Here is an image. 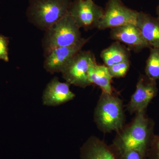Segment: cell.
Returning a JSON list of instances; mask_svg holds the SVG:
<instances>
[{"label":"cell","instance_id":"1","mask_svg":"<svg viewBox=\"0 0 159 159\" xmlns=\"http://www.w3.org/2000/svg\"><path fill=\"white\" fill-rule=\"evenodd\" d=\"M154 123L148 118L146 111L136 114L131 123L118 131L112 144L118 152L135 150L147 155L155 134Z\"/></svg>","mask_w":159,"mask_h":159},{"label":"cell","instance_id":"2","mask_svg":"<svg viewBox=\"0 0 159 159\" xmlns=\"http://www.w3.org/2000/svg\"><path fill=\"white\" fill-rule=\"evenodd\" d=\"M72 0H29L26 11L28 21L43 31L68 14Z\"/></svg>","mask_w":159,"mask_h":159},{"label":"cell","instance_id":"3","mask_svg":"<svg viewBox=\"0 0 159 159\" xmlns=\"http://www.w3.org/2000/svg\"><path fill=\"white\" fill-rule=\"evenodd\" d=\"M94 121L102 132H118L124 126L125 116L122 100L102 92L94 111Z\"/></svg>","mask_w":159,"mask_h":159},{"label":"cell","instance_id":"4","mask_svg":"<svg viewBox=\"0 0 159 159\" xmlns=\"http://www.w3.org/2000/svg\"><path fill=\"white\" fill-rule=\"evenodd\" d=\"M80 29L69 14L51 26L45 31L42 40L44 57L54 49L79 42L82 38Z\"/></svg>","mask_w":159,"mask_h":159},{"label":"cell","instance_id":"5","mask_svg":"<svg viewBox=\"0 0 159 159\" xmlns=\"http://www.w3.org/2000/svg\"><path fill=\"white\" fill-rule=\"evenodd\" d=\"M96 63V57L92 51H80L61 72L63 78L70 85L85 88L92 84L89 79V70Z\"/></svg>","mask_w":159,"mask_h":159},{"label":"cell","instance_id":"6","mask_svg":"<svg viewBox=\"0 0 159 159\" xmlns=\"http://www.w3.org/2000/svg\"><path fill=\"white\" fill-rule=\"evenodd\" d=\"M139 11L128 8L121 0H108L97 29L104 30L116 27L136 25Z\"/></svg>","mask_w":159,"mask_h":159},{"label":"cell","instance_id":"7","mask_svg":"<svg viewBox=\"0 0 159 159\" xmlns=\"http://www.w3.org/2000/svg\"><path fill=\"white\" fill-rule=\"evenodd\" d=\"M104 9L93 0L72 1L68 14L80 29L86 31L96 28L102 17Z\"/></svg>","mask_w":159,"mask_h":159},{"label":"cell","instance_id":"8","mask_svg":"<svg viewBox=\"0 0 159 159\" xmlns=\"http://www.w3.org/2000/svg\"><path fill=\"white\" fill-rule=\"evenodd\" d=\"M89 39L82 38L73 45L54 49L45 57L44 68L52 74L61 73L73 57L82 51Z\"/></svg>","mask_w":159,"mask_h":159},{"label":"cell","instance_id":"9","mask_svg":"<svg viewBox=\"0 0 159 159\" xmlns=\"http://www.w3.org/2000/svg\"><path fill=\"white\" fill-rule=\"evenodd\" d=\"M157 93V81L150 79L146 75H141L138 80L135 91L127 106V110L130 114L146 111Z\"/></svg>","mask_w":159,"mask_h":159},{"label":"cell","instance_id":"10","mask_svg":"<svg viewBox=\"0 0 159 159\" xmlns=\"http://www.w3.org/2000/svg\"><path fill=\"white\" fill-rule=\"evenodd\" d=\"M110 37L113 40L125 44L130 50L135 52L150 48L136 25H127L111 29Z\"/></svg>","mask_w":159,"mask_h":159},{"label":"cell","instance_id":"11","mask_svg":"<svg viewBox=\"0 0 159 159\" xmlns=\"http://www.w3.org/2000/svg\"><path fill=\"white\" fill-rule=\"evenodd\" d=\"M67 82L60 81L54 77L47 84L43 92L42 102L43 105L56 107L73 100L75 94L70 89Z\"/></svg>","mask_w":159,"mask_h":159},{"label":"cell","instance_id":"12","mask_svg":"<svg viewBox=\"0 0 159 159\" xmlns=\"http://www.w3.org/2000/svg\"><path fill=\"white\" fill-rule=\"evenodd\" d=\"M80 159H119V156L111 145L95 136H91L80 149Z\"/></svg>","mask_w":159,"mask_h":159},{"label":"cell","instance_id":"13","mask_svg":"<svg viewBox=\"0 0 159 159\" xmlns=\"http://www.w3.org/2000/svg\"><path fill=\"white\" fill-rule=\"evenodd\" d=\"M136 26L150 48H159V20L157 18L139 11Z\"/></svg>","mask_w":159,"mask_h":159},{"label":"cell","instance_id":"14","mask_svg":"<svg viewBox=\"0 0 159 159\" xmlns=\"http://www.w3.org/2000/svg\"><path fill=\"white\" fill-rule=\"evenodd\" d=\"M88 77L91 84L98 86L102 92L112 93V78L109 72L108 67L105 65H100L97 63L92 65L89 68Z\"/></svg>","mask_w":159,"mask_h":159},{"label":"cell","instance_id":"15","mask_svg":"<svg viewBox=\"0 0 159 159\" xmlns=\"http://www.w3.org/2000/svg\"><path fill=\"white\" fill-rule=\"evenodd\" d=\"M130 52L121 43L116 41L101 51L100 57L107 66L129 60Z\"/></svg>","mask_w":159,"mask_h":159},{"label":"cell","instance_id":"16","mask_svg":"<svg viewBox=\"0 0 159 159\" xmlns=\"http://www.w3.org/2000/svg\"><path fill=\"white\" fill-rule=\"evenodd\" d=\"M145 75L157 81L159 80V48H151L145 68Z\"/></svg>","mask_w":159,"mask_h":159},{"label":"cell","instance_id":"17","mask_svg":"<svg viewBox=\"0 0 159 159\" xmlns=\"http://www.w3.org/2000/svg\"><path fill=\"white\" fill-rule=\"evenodd\" d=\"M130 61L127 60L108 67L109 72L112 78H121L125 77L130 68Z\"/></svg>","mask_w":159,"mask_h":159},{"label":"cell","instance_id":"18","mask_svg":"<svg viewBox=\"0 0 159 159\" xmlns=\"http://www.w3.org/2000/svg\"><path fill=\"white\" fill-rule=\"evenodd\" d=\"M9 38L0 34V60L8 62L9 57Z\"/></svg>","mask_w":159,"mask_h":159},{"label":"cell","instance_id":"19","mask_svg":"<svg viewBox=\"0 0 159 159\" xmlns=\"http://www.w3.org/2000/svg\"><path fill=\"white\" fill-rule=\"evenodd\" d=\"M117 152L119 159H148L147 155L135 150H127Z\"/></svg>","mask_w":159,"mask_h":159},{"label":"cell","instance_id":"20","mask_svg":"<svg viewBox=\"0 0 159 159\" xmlns=\"http://www.w3.org/2000/svg\"><path fill=\"white\" fill-rule=\"evenodd\" d=\"M148 159H159V134L155 135L147 154Z\"/></svg>","mask_w":159,"mask_h":159},{"label":"cell","instance_id":"21","mask_svg":"<svg viewBox=\"0 0 159 159\" xmlns=\"http://www.w3.org/2000/svg\"><path fill=\"white\" fill-rule=\"evenodd\" d=\"M156 13L157 15V18L159 20V4L158 5L156 8Z\"/></svg>","mask_w":159,"mask_h":159}]
</instances>
